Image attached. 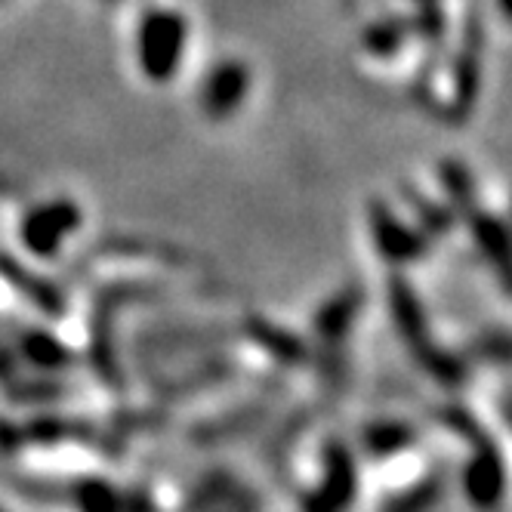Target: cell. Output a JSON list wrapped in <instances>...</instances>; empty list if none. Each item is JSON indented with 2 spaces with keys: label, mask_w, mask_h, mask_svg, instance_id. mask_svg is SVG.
<instances>
[{
  "label": "cell",
  "mask_w": 512,
  "mask_h": 512,
  "mask_svg": "<svg viewBox=\"0 0 512 512\" xmlns=\"http://www.w3.org/2000/svg\"><path fill=\"white\" fill-rule=\"evenodd\" d=\"M506 488V472L503 463L497 457L494 448H485L475 454V460L466 469V494L469 500L479 506V509H491L497 506V500L503 497Z\"/></svg>",
  "instance_id": "obj_1"
},
{
  "label": "cell",
  "mask_w": 512,
  "mask_h": 512,
  "mask_svg": "<svg viewBox=\"0 0 512 512\" xmlns=\"http://www.w3.org/2000/svg\"><path fill=\"white\" fill-rule=\"evenodd\" d=\"M479 352L488 361L512 364V334H488L479 340Z\"/></svg>",
  "instance_id": "obj_2"
},
{
  "label": "cell",
  "mask_w": 512,
  "mask_h": 512,
  "mask_svg": "<svg viewBox=\"0 0 512 512\" xmlns=\"http://www.w3.org/2000/svg\"><path fill=\"white\" fill-rule=\"evenodd\" d=\"M500 4V13L506 16V19H512V0H497Z\"/></svg>",
  "instance_id": "obj_3"
}]
</instances>
